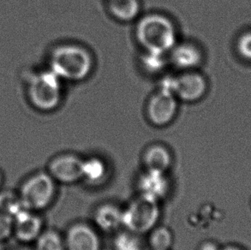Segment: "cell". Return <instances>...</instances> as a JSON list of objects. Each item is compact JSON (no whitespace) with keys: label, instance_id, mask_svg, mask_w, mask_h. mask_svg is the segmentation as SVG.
Instances as JSON below:
<instances>
[{"label":"cell","instance_id":"484cf974","mask_svg":"<svg viewBox=\"0 0 251 250\" xmlns=\"http://www.w3.org/2000/svg\"><path fill=\"white\" fill-rule=\"evenodd\" d=\"M1 182H2V178H1V175H0V184H1Z\"/></svg>","mask_w":251,"mask_h":250},{"label":"cell","instance_id":"d6986e66","mask_svg":"<svg viewBox=\"0 0 251 250\" xmlns=\"http://www.w3.org/2000/svg\"><path fill=\"white\" fill-rule=\"evenodd\" d=\"M26 209L20 196L11 191H3L0 194V213L14 219L18 213Z\"/></svg>","mask_w":251,"mask_h":250},{"label":"cell","instance_id":"30bf717a","mask_svg":"<svg viewBox=\"0 0 251 250\" xmlns=\"http://www.w3.org/2000/svg\"><path fill=\"white\" fill-rule=\"evenodd\" d=\"M140 195L160 202L171 190V182L167 173L146 170L138 179Z\"/></svg>","mask_w":251,"mask_h":250},{"label":"cell","instance_id":"2e32d148","mask_svg":"<svg viewBox=\"0 0 251 250\" xmlns=\"http://www.w3.org/2000/svg\"><path fill=\"white\" fill-rule=\"evenodd\" d=\"M107 174V166L104 160L98 157L83 159L82 180L93 185L101 183Z\"/></svg>","mask_w":251,"mask_h":250},{"label":"cell","instance_id":"cb8c5ba5","mask_svg":"<svg viewBox=\"0 0 251 250\" xmlns=\"http://www.w3.org/2000/svg\"><path fill=\"white\" fill-rule=\"evenodd\" d=\"M221 250H242L241 249H239L238 247H236V246H226V247H224L223 249H221Z\"/></svg>","mask_w":251,"mask_h":250},{"label":"cell","instance_id":"7402d4cb","mask_svg":"<svg viewBox=\"0 0 251 250\" xmlns=\"http://www.w3.org/2000/svg\"><path fill=\"white\" fill-rule=\"evenodd\" d=\"M13 230V219L6 214L0 213V241L9 237Z\"/></svg>","mask_w":251,"mask_h":250},{"label":"cell","instance_id":"603a6c76","mask_svg":"<svg viewBox=\"0 0 251 250\" xmlns=\"http://www.w3.org/2000/svg\"><path fill=\"white\" fill-rule=\"evenodd\" d=\"M198 250H221V249L218 247L217 244H214V242L207 241L201 244Z\"/></svg>","mask_w":251,"mask_h":250},{"label":"cell","instance_id":"7c38bea8","mask_svg":"<svg viewBox=\"0 0 251 250\" xmlns=\"http://www.w3.org/2000/svg\"><path fill=\"white\" fill-rule=\"evenodd\" d=\"M170 53L172 63L183 71H193L202 62L201 50L197 45L190 42L175 45Z\"/></svg>","mask_w":251,"mask_h":250},{"label":"cell","instance_id":"9c48e42d","mask_svg":"<svg viewBox=\"0 0 251 250\" xmlns=\"http://www.w3.org/2000/svg\"><path fill=\"white\" fill-rule=\"evenodd\" d=\"M64 237L66 250H101V241L98 232L88 224H73Z\"/></svg>","mask_w":251,"mask_h":250},{"label":"cell","instance_id":"5b68a950","mask_svg":"<svg viewBox=\"0 0 251 250\" xmlns=\"http://www.w3.org/2000/svg\"><path fill=\"white\" fill-rule=\"evenodd\" d=\"M56 189V182L49 173H39L31 176L21 190L24 207L32 212L47 208L54 200Z\"/></svg>","mask_w":251,"mask_h":250},{"label":"cell","instance_id":"8992f818","mask_svg":"<svg viewBox=\"0 0 251 250\" xmlns=\"http://www.w3.org/2000/svg\"><path fill=\"white\" fill-rule=\"evenodd\" d=\"M162 88H167L183 101L195 102L206 95L207 81L202 75L194 71H183L182 74L164 81Z\"/></svg>","mask_w":251,"mask_h":250},{"label":"cell","instance_id":"6da1fadb","mask_svg":"<svg viewBox=\"0 0 251 250\" xmlns=\"http://www.w3.org/2000/svg\"><path fill=\"white\" fill-rule=\"evenodd\" d=\"M137 41L146 52L165 55L176 45L175 26L169 18L160 14L143 17L136 26Z\"/></svg>","mask_w":251,"mask_h":250},{"label":"cell","instance_id":"3957f363","mask_svg":"<svg viewBox=\"0 0 251 250\" xmlns=\"http://www.w3.org/2000/svg\"><path fill=\"white\" fill-rule=\"evenodd\" d=\"M160 216V202L139 195L123 209V226L142 236L158 225Z\"/></svg>","mask_w":251,"mask_h":250},{"label":"cell","instance_id":"7a4b0ae2","mask_svg":"<svg viewBox=\"0 0 251 250\" xmlns=\"http://www.w3.org/2000/svg\"><path fill=\"white\" fill-rule=\"evenodd\" d=\"M50 65L51 71L61 80L80 81L91 73L94 60L88 49L82 46L63 45L52 51Z\"/></svg>","mask_w":251,"mask_h":250},{"label":"cell","instance_id":"8fae6325","mask_svg":"<svg viewBox=\"0 0 251 250\" xmlns=\"http://www.w3.org/2000/svg\"><path fill=\"white\" fill-rule=\"evenodd\" d=\"M43 222L32 211L24 209L13 219V229L18 239L23 242L36 240L42 232Z\"/></svg>","mask_w":251,"mask_h":250},{"label":"cell","instance_id":"44dd1931","mask_svg":"<svg viewBox=\"0 0 251 250\" xmlns=\"http://www.w3.org/2000/svg\"><path fill=\"white\" fill-rule=\"evenodd\" d=\"M236 50L242 59L251 62V30L245 31L238 35L236 41Z\"/></svg>","mask_w":251,"mask_h":250},{"label":"cell","instance_id":"277c9868","mask_svg":"<svg viewBox=\"0 0 251 250\" xmlns=\"http://www.w3.org/2000/svg\"><path fill=\"white\" fill-rule=\"evenodd\" d=\"M61 81L51 70L34 75L28 87L32 104L42 111H51L56 108L61 101Z\"/></svg>","mask_w":251,"mask_h":250},{"label":"cell","instance_id":"ac0fdd59","mask_svg":"<svg viewBox=\"0 0 251 250\" xmlns=\"http://www.w3.org/2000/svg\"><path fill=\"white\" fill-rule=\"evenodd\" d=\"M113 250H144L141 236L125 230L116 234L112 242Z\"/></svg>","mask_w":251,"mask_h":250},{"label":"cell","instance_id":"4316f807","mask_svg":"<svg viewBox=\"0 0 251 250\" xmlns=\"http://www.w3.org/2000/svg\"></svg>","mask_w":251,"mask_h":250},{"label":"cell","instance_id":"d4e9b609","mask_svg":"<svg viewBox=\"0 0 251 250\" xmlns=\"http://www.w3.org/2000/svg\"><path fill=\"white\" fill-rule=\"evenodd\" d=\"M2 249H3V246H2V242L0 241V250H2Z\"/></svg>","mask_w":251,"mask_h":250},{"label":"cell","instance_id":"ba28073f","mask_svg":"<svg viewBox=\"0 0 251 250\" xmlns=\"http://www.w3.org/2000/svg\"><path fill=\"white\" fill-rule=\"evenodd\" d=\"M83 159L72 153L58 156L48 166V173L55 182L74 184L82 180Z\"/></svg>","mask_w":251,"mask_h":250},{"label":"cell","instance_id":"9a60e30c","mask_svg":"<svg viewBox=\"0 0 251 250\" xmlns=\"http://www.w3.org/2000/svg\"><path fill=\"white\" fill-rule=\"evenodd\" d=\"M109 10L118 20L129 22L139 14V0H108Z\"/></svg>","mask_w":251,"mask_h":250},{"label":"cell","instance_id":"52a82bcc","mask_svg":"<svg viewBox=\"0 0 251 250\" xmlns=\"http://www.w3.org/2000/svg\"><path fill=\"white\" fill-rule=\"evenodd\" d=\"M177 99L167 88H160L150 98L147 114L150 122L158 127L169 125L176 117Z\"/></svg>","mask_w":251,"mask_h":250},{"label":"cell","instance_id":"ffe728a7","mask_svg":"<svg viewBox=\"0 0 251 250\" xmlns=\"http://www.w3.org/2000/svg\"><path fill=\"white\" fill-rule=\"evenodd\" d=\"M36 240V250H66L65 237L56 230L41 232Z\"/></svg>","mask_w":251,"mask_h":250},{"label":"cell","instance_id":"e0dca14e","mask_svg":"<svg viewBox=\"0 0 251 250\" xmlns=\"http://www.w3.org/2000/svg\"><path fill=\"white\" fill-rule=\"evenodd\" d=\"M174 237L168 227L157 225L150 232L149 244L152 250H170Z\"/></svg>","mask_w":251,"mask_h":250},{"label":"cell","instance_id":"4fadbf2b","mask_svg":"<svg viewBox=\"0 0 251 250\" xmlns=\"http://www.w3.org/2000/svg\"><path fill=\"white\" fill-rule=\"evenodd\" d=\"M94 223L99 230L112 233L123 226V209L112 203L102 204L95 209Z\"/></svg>","mask_w":251,"mask_h":250},{"label":"cell","instance_id":"5bb4252c","mask_svg":"<svg viewBox=\"0 0 251 250\" xmlns=\"http://www.w3.org/2000/svg\"><path fill=\"white\" fill-rule=\"evenodd\" d=\"M143 164L146 170L167 173L173 166L172 152L161 144L150 146L143 154Z\"/></svg>","mask_w":251,"mask_h":250}]
</instances>
